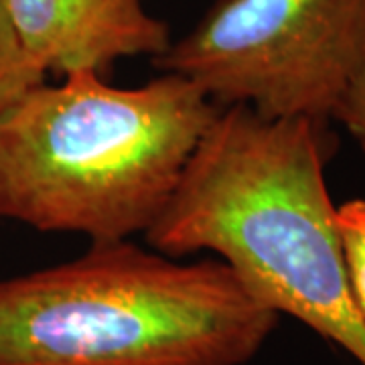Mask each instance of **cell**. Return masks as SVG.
<instances>
[{"mask_svg": "<svg viewBox=\"0 0 365 365\" xmlns=\"http://www.w3.org/2000/svg\"><path fill=\"white\" fill-rule=\"evenodd\" d=\"M153 63L220 108L327 124L365 71V0H217Z\"/></svg>", "mask_w": 365, "mask_h": 365, "instance_id": "277c9868", "label": "cell"}, {"mask_svg": "<svg viewBox=\"0 0 365 365\" xmlns=\"http://www.w3.org/2000/svg\"><path fill=\"white\" fill-rule=\"evenodd\" d=\"M335 227L353 302L365 321V197L335 209Z\"/></svg>", "mask_w": 365, "mask_h": 365, "instance_id": "8992f818", "label": "cell"}, {"mask_svg": "<svg viewBox=\"0 0 365 365\" xmlns=\"http://www.w3.org/2000/svg\"><path fill=\"white\" fill-rule=\"evenodd\" d=\"M189 79L43 81L0 114V222L93 242L146 234L217 116Z\"/></svg>", "mask_w": 365, "mask_h": 365, "instance_id": "7a4b0ae2", "label": "cell"}, {"mask_svg": "<svg viewBox=\"0 0 365 365\" xmlns=\"http://www.w3.org/2000/svg\"><path fill=\"white\" fill-rule=\"evenodd\" d=\"M331 120H337L365 155V71L343 93Z\"/></svg>", "mask_w": 365, "mask_h": 365, "instance_id": "ba28073f", "label": "cell"}, {"mask_svg": "<svg viewBox=\"0 0 365 365\" xmlns=\"http://www.w3.org/2000/svg\"><path fill=\"white\" fill-rule=\"evenodd\" d=\"M14 37L45 73L106 78L122 59L169 49V25L144 9L143 0H2Z\"/></svg>", "mask_w": 365, "mask_h": 365, "instance_id": "5b68a950", "label": "cell"}, {"mask_svg": "<svg viewBox=\"0 0 365 365\" xmlns=\"http://www.w3.org/2000/svg\"><path fill=\"white\" fill-rule=\"evenodd\" d=\"M327 124L220 108L146 242L170 258L213 252L274 313L365 365L329 195Z\"/></svg>", "mask_w": 365, "mask_h": 365, "instance_id": "6da1fadb", "label": "cell"}, {"mask_svg": "<svg viewBox=\"0 0 365 365\" xmlns=\"http://www.w3.org/2000/svg\"><path fill=\"white\" fill-rule=\"evenodd\" d=\"M276 325L222 260L130 240L0 280V365H244Z\"/></svg>", "mask_w": 365, "mask_h": 365, "instance_id": "3957f363", "label": "cell"}, {"mask_svg": "<svg viewBox=\"0 0 365 365\" xmlns=\"http://www.w3.org/2000/svg\"><path fill=\"white\" fill-rule=\"evenodd\" d=\"M43 81L45 73L21 49L0 0V114L26 90Z\"/></svg>", "mask_w": 365, "mask_h": 365, "instance_id": "52a82bcc", "label": "cell"}]
</instances>
